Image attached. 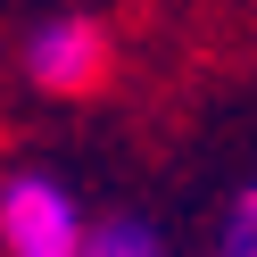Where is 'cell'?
I'll list each match as a JSON object with an SVG mask.
<instances>
[{
    "mask_svg": "<svg viewBox=\"0 0 257 257\" xmlns=\"http://www.w3.org/2000/svg\"><path fill=\"white\" fill-rule=\"evenodd\" d=\"M0 249L9 257H83V207L50 174H9L0 183Z\"/></svg>",
    "mask_w": 257,
    "mask_h": 257,
    "instance_id": "cell-1",
    "label": "cell"
},
{
    "mask_svg": "<svg viewBox=\"0 0 257 257\" xmlns=\"http://www.w3.org/2000/svg\"><path fill=\"white\" fill-rule=\"evenodd\" d=\"M25 75H34L42 91H58V100H83L91 83L108 75V34L91 17H50L25 34Z\"/></svg>",
    "mask_w": 257,
    "mask_h": 257,
    "instance_id": "cell-2",
    "label": "cell"
},
{
    "mask_svg": "<svg viewBox=\"0 0 257 257\" xmlns=\"http://www.w3.org/2000/svg\"><path fill=\"white\" fill-rule=\"evenodd\" d=\"M83 257H166V232L150 216H100L83 224Z\"/></svg>",
    "mask_w": 257,
    "mask_h": 257,
    "instance_id": "cell-3",
    "label": "cell"
},
{
    "mask_svg": "<svg viewBox=\"0 0 257 257\" xmlns=\"http://www.w3.org/2000/svg\"><path fill=\"white\" fill-rule=\"evenodd\" d=\"M216 257H257V199L232 191V216H224V249Z\"/></svg>",
    "mask_w": 257,
    "mask_h": 257,
    "instance_id": "cell-4",
    "label": "cell"
}]
</instances>
